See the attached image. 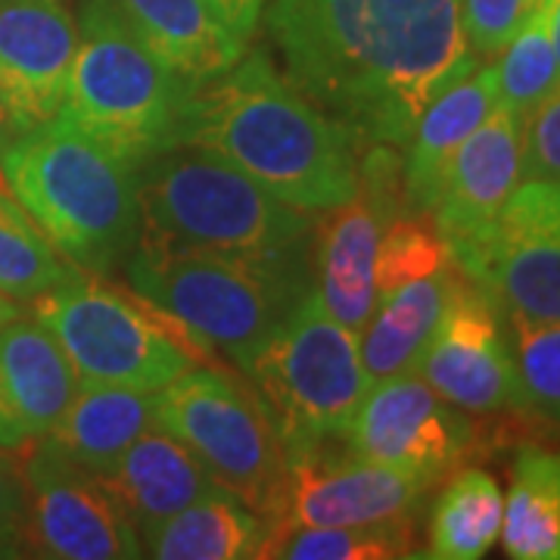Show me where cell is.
I'll list each match as a JSON object with an SVG mask.
<instances>
[{
  "label": "cell",
  "mask_w": 560,
  "mask_h": 560,
  "mask_svg": "<svg viewBox=\"0 0 560 560\" xmlns=\"http://www.w3.org/2000/svg\"><path fill=\"white\" fill-rule=\"evenodd\" d=\"M280 75L364 147H405L423 109L470 75L460 0H268Z\"/></svg>",
  "instance_id": "6da1fadb"
},
{
  "label": "cell",
  "mask_w": 560,
  "mask_h": 560,
  "mask_svg": "<svg viewBox=\"0 0 560 560\" xmlns=\"http://www.w3.org/2000/svg\"><path fill=\"white\" fill-rule=\"evenodd\" d=\"M180 143H200L296 209L324 212L359 187L361 143L305 101L265 50L197 88Z\"/></svg>",
  "instance_id": "7a4b0ae2"
},
{
  "label": "cell",
  "mask_w": 560,
  "mask_h": 560,
  "mask_svg": "<svg viewBox=\"0 0 560 560\" xmlns=\"http://www.w3.org/2000/svg\"><path fill=\"white\" fill-rule=\"evenodd\" d=\"M121 265L140 300L241 371L315 287L312 246L278 256L221 253L140 228Z\"/></svg>",
  "instance_id": "3957f363"
},
{
  "label": "cell",
  "mask_w": 560,
  "mask_h": 560,
  "mask_svg": "<svg viewBox=\"0 0 560 560\" xmlns=\"http://www.w3.org/2000/svg\"><path fill=\"white\" fill-rule=\"evenodd\" d=\"M0 180L79 271L109 275L138 241V168L66 113L0 153Z\"/></svg>",
  "instance_id": "277c9868"
},
{
  "label": "cell",
  "mask_w": 560,
  "mask_h": 560,
  "mask_svg": "<svg viewBox=\"0 0 560 560\" xmlns=\"http://www.w3.org/2000/svg\"><path fill=\"white\" fill-rule=\"evenodd\" d=\"M190 88L143 44L116 0H81L79 47L60 113L140 168L180 143Z\"/></svg>",
  "instance_id": "5b68a950"
},
{
  "label": "cell",
  "mask_w": 560,
  "mask_h": 560,
  "mask_svg": "<svg viewBox=\"0 0 560 560\" xmlns=\"http://www.w3.org/2000/svg\"><path fill=\"white\" fill-rule=\"evenodd\" d=\"M138 206L140 228L165 241L253 256L312 246L318 221L200 143H172L143 162Z\"/></svg>",
  "instance_id": "8992f818"
},
{
  "label": "cell",
  "mask_w": 560,
  "mask_h": 560,
  "mask_svg": "<svg viewBox=\"0 0 560 560\" xmlns=\"http://www.w3.org/2000/svg\"><path fill=\"white\" fill-rule=\"evenodd\" d=\"M243 374L275 420L287 460L340 442L374 386L361 364L359 334L324 308L315 287Z\"/></svg>",
  "instance_id": "52a82bcc"
},
{
  "label": "cell",
  "mask_w": 560,
  "mask_h": 560,
  "mask_svg": "<svg viewBox=\"0 0 560 560\" xmlns=\"http://www.w3.org/2000/svg\"><path fill=\"white\" fill-rule=\"evenodd\" d=\"M32 318L57 340L79 383L156 393L202 361L175 320L97 275L79 271L35 296Z\"/></svg>",
  "instance_id": "ba28073f"
},
{
  "label": "cell",
  "mask_w": 560,
  "mask_h": 560,
  "mask_svg": "<svg viewBox=\"0 0 560 560\" xmlns=\"http://www.w3.org/2000/svg\"><path fill=\"white\" fill-rule=\"evenodd\" d=\"M156 427L184 442L224 492L271 523L287 477L275 420L249 383L215 364H190L153 393Z\"/></svg>",
  "instance_id": "9c48e42d"
},
{
  "label": "cell",
  "mask_w": 560,
  "mask_h": 560,
  "mask_svg": "<svg viewBox=\"0 0 560 560\" xmlns=\"http://www.w3.org/2000/svg\"><path fill=\"white\" fill-rule=\"evenodd\" d=\"M452 265L504 320H560V180L517 184L499 219Z\"/></svg>",
  "instance_id": "30bf717a"
},
{
  "label": "cell",
  "mask_w": 560,
  "mask_h": 560,
  "mask_svg": "<svg viewBox=\"0 0 560 560\" xmlns=\"http://www.w3.org/2000/svg\"><path fill=\"white\" fill-rule=\"evenodd\" d=\"M401 212V160L386 143L364 147L355 194L318 212L312 234L315 293L355 334L377 308V253L386 224Z\"/></svg>",
  "instance_id": "8fae6325"
},
{
  "label": "cell",
  "mask_w": 560,
  "mask_h": 560,
  "mask_svg": "<svg viewBox=\"0 0 560 560\" xmlns=\"http://www.w3.org/2000/svg\"><path fill=\"white\" fill-rule=\"evenodd\" d=\"M22 541L35 558L128 560L143 558L138 529L125 521L101 480L50 445L32 442L20 452Z\"/></svg>",
  "instance_id": "7c38bea8"
},
{
  "label": "cell",
  "mask_w": 560,
  "mask_h": 560,
  "mask_svg": "<svg viewBox=\"0 0 560 560\" xmlns=\"http://www.w3.org/2000/svg\"><path fill=\"white\" fill-rule=\"evenodd\" d=\"M342 445L361 458L436 486L467 458L474 427L460 408L411 371L368 389L342 433Z\"/></svg>",
  "instance_id": "4fadbf2b"
},
{
  "label": "cell",
  "mask_w": 560,
  "mask_h": 560,
  "mask_svg": "<svg viewBox=\"0 0 560 560\" xmlns=\"http://www.w3.org/2000/svg\"><path fill=\"white\" fill-rule=\"evenodd\" d=\"M320 445L287 460L271 529L293 526H361V523L411 521L420 499L433 489L427 482L368 460L346 445Z\"/></svg>",
  "instance_id": "5bb4252c"
},
{
  "label": "cell",
  "mask_w": 560,
  "mask_h": 560,
  "mask_svg": "<svg viewBox=\"0 0 560 560\" xmlns=\"http://www.w3.org/2000/svg\"><path fill=\"white\" fill-rule=\"evenodd\" d=\"M418 374L464 415L517 408V374L495 302L452 265L445 308Z\"/></svg>",
  "instance_id": "9a60e30c"
},
{
  "label": "cell",
  "mask_w": 560,
  "mask_h": 560,
  "mask_svg": "<svg viewBox=\"0 0 560 560\" xmlns=\"http://www.w3.org/2000/svg\"><path fill=\"white\" fill-rule=\"evenodd\" d=\"M75 47L66 0H0V97L22 135L62 109Z\"/></svg>",
  "instance_id": "2e32d148"
},
{
  "label": "cell",
  "mask_w": 560,
  "mask_h": 560,
  "mask_svg": "<svg viewBox=\"0 0 560 560\" xmlns=\"http://www.w3.org/2000/svg\"><path fill=\"white\" fill-rule=\"evenodd\" d=\"M523 113L499 101L480 128L460 143L442 178L433 228L448 256L482 237L521 184Z\"/></svg>",
  "instance_id": "e0dca14e"
},
{
  "label": "cell",
  "mask_w": 560,
  "mask_h": 560,
  "mask_svg": "<svg viewBox=\"0 0 560 560\" xmlns=\"http://www.w3.org/2000/svg\"><path fill=\"white\" fill-rule=\"evenodd\" d=\"M79 377L38 320L16 315L0 327V452L20 455L66 411Z\"/></svg>",
  "instance_id": "ac0fdd59"
},
{
  "label": "cell",
  "mask_w": 560,
  "mask_h": 560,
  "mask_svg": "<svg viewBox=\"0 0 560 560\" xmlns=\"http://www.w3.org/2000/svg\"><path fill=\"white\" fill-rule=\"evenodd\" d=\"M94 477L101 480L106 495L116 501L125 521L138 529L140 539L172 514H178L180 508L202 495L224 492L209 477L200 458L156 423L143 430L119 458Z\"/></svg>",
  "instance_id": "d6986e66"
},
{
  "label": "cell",
  "mask_w": 560,
  "mask_h": 560,
  "mask_svg": "<svg viewBox=\"0 0 560 560\" xmlns=\"http://www.w3.org/2000/svg\"><path fill=\"white\" fill-rule=\"evenodd\" d=\"M499 101V69L489 62L455 81L423 109L405 143L408 153L401 156V197L408 215L430 219L440 200L448 162L455 160L460 143L480 128Z\"/></svg>",
  "instance_id": "ffe728a7"
},
{
  "label": "cell",
  "mask_w": 560,
  "mask_h": 560,
  "mask_svg": "<svg viewBox=\"0 0 560 560\" xmlns=\"http://www.w3.org/2000/svg\"><path fill=\"white\" fill-rule=\"evenodd\" d=\"M156 423L153 393L79 383L57 423L40 436L60 458L88 474H101L121 452Z\"/></svg>",
  "instance_id": "44dd1931"
},
{
  "label": "cell",
  "mask_w": 560,
  "mask_h": 560,
  "mask_svg": "<svg viewBox=\"0 0 560 560\" xmlns=\"http://www.w3.org/2000/svg\"><path fill=\"white\" fill-rule=\"evenodd\" d=\"M143 44L190 88L219 79L243 57L206 0H116Z\"/></svg>",
  "instance_id": "7402d4cb"
},
{
  "label": "cell",
  "mask_w": 560,
  "mask_h": 560,
  "mask_svg": "<svg viewBox=\"0 0 560 560\" xmlns=\"http://www.w3.org/2000/svg\"><path fill=\"white\" fill-rule=\"evenodd\" d=\"M448 278L452 265L436 275L405 280L377 300V308L359 334L361 364L371 383L418 371L445 308Z\"/></svg>",
  "instance_id": "603a6c76"
},
{
  "label": "cell",
  "mask_w": 560,
  "mask_h": 560,
  "mask_svg": "<svg viewBox=\"0 0 560 560\" xmlns=\"http://www.w3.org/2000/svg\"><path fill=\"white\" fill-rule=\"evenodd\" d=\"M268 521L231 492H212L180 508L140 545L156 560H249L259 558Z\"/></svg>",
  "instance_id": "cb8c5ba5"
},
{
  "label": "cell",
  "mask_w": 560,
  "mask_h": 560,
  "mask_svg": "<svg viewBox=\"0 0 560 560\" xmlns=\"http://www.w3.org/2000/svg\"><path fill=\"white\" fill-rule=\"evenodd\" d=\"M499 536L508 558L560 560V452H517Z\"/></svg>",
  "instance_id": "d4e9b609"
},
{
  "label": "cell",
  "mask_w": 560,
  "mask_h": 560,
  "mask_svg": "<svg viewBox=\"0 0 560 560\" xmlns=\"http://www.w3.org/2000/svg\"><path fill=\"white\" fill-rule=\"evenodd\" d=\"M504 495L499 480L480 467H464L445 482L430 514L433 560H480L489 555L501 533Z\"/></svg>",
  "instance_id": "484cf974"
},
{
  "label": "cell",
  "mask_w": 560,
  "mask_h": 560,
  "mask_svg": "<svg viewBox=\"0 0 560 560\" xmlns=\"http://www.w3.org/2000/svg\"><path fill=\"white\" fill-rule=\"evenodd\" d=\"M411 521L361 523V526H293L271 529L259 558L283 560H396L415 551Z\"/></svg>",
  "instance_id": "4316f807"
},
{
  "label": "cell",
  "mask_w": 560,
  "mask_h": 560,
  "mask_svg": "<svg viewBox=\"0 0 560 560\" xmlns=\"http://www.w3.org/2000/svg\"><path fill=\"white\" fill-rule=\"evenodd\" d=\"M79 268L44 237L22 202L0 180V293L32 302Z\"/></svg>",
  "instance_id": "83f0119b"
},
{
  "label": "cell",
  "mask_w": 560,
  "mask_h": 560,
  "mask_svg": "<svg viewBox=\"0 0 560 560\" xmlns=\"http://www.w3.org/2000/svg\"><path fill=\"white\" fill-rule=\"evenodd\" d=\"M504 330L517 374V411L560 427V320H504Z\"/></svg>",
  "instance_id": "f1b7e54d"
},
{
  "label": "cell",
  "mask_w": 560,
  "mask_h": 560,
  "mask_svg": "<svg viewBox=\"0 0 560 560\" xmlns=\"http://www.w3.org/2000/svg\"><path fill=\"white\" fill-rule=\"evenodd\" d=\"M499 57L495 69H499L501 101L511 103L517 113L526 116L560 79L545 0L536 3L529 20L523 22L521 32L508 40Z\"/></svg>",
  "instance_id": "f546056e"
},
{
  "label": "cell",
  "mask_w": 560,
  "mask_h": 560,
  "mask_svg": "<svg viewBox=\"0 0 560 560\" xmlns=\"http://www.w3.org/2000/svg\"><path fill=\"white\" fill-rule=\"evenodd\" d=\"M448 265L452 256L436 228L427 224L423 215L401 212L383 231L381 253H377V300L401 287L405 280L436 275Z\"/></svg>",
  "instance_id": "4dcf8cb0"
},
{
  "label": "cell",
  "mask_w": 560,
  "mask_h": 560,
  "mask_svg": "<svg viewBox=\"0 0 560 560\" xmlns=\"http://www.w3.org/2000/svg\"><path fill=\"white\" fill-rule=\"evenodd\" d=\"M539 0H460V25L477 60H495Z\"/></svg>",
  "instance_id": "1f68e13d"
},
{
  "label": "cell",
  "mask_w": 560,
  "mask_h": 560,
  "mask_svg": "<svg viewBox=\"0 0 560 560\" xmlns=\"http://www.w3.org/2000/svg\"><path fill=\"white\" fill-rule=\"evenodd\" d=\"M521 175L526 180H560V79L523 116Z\"/></svg>",
  "instance_id": "d6a6232c"
},
{
  "label": "cell",
  "mask_w": 560,
  "mask_h": 560,
  "mask_svg": "<svg viewBox=\"0 0 560 560\" xmlns=\"http://www.w3.org/2000/svg\"><path fill=\"white\" fill-rule=\"evenodd\" d=\"M206 3L215 13V20L221 22V28L246 47L259 28L268 0H206Z\"/></svg>",
  "instance_id": "836d02e7"
},
{
  "label": "cell",
  "mask_w": 560,
  "mask_h": 560,
  "mask_svg": "<svg viewBox=\"0 0 560 560\" xmlns=\"http://www.w3.org/2000/svg\"><path fill=\"white\" fill-rule=\"evenodd\" d=\"M22 523V480L20 467L0 452V529H20Z\"/></svg>",
  "instance_id": "e575fe53"
},
{
  "label": "cell",
  "mask_w": 560,
  "mask_h": 560,
  "mask_svg": "<svg viewBox=\"0 0 560 560\" xmlns=\"http://www.w3.org/2000/svg\"><path fill=\"white\" fill-rule=\"evenodd\" d=\"M25 541H22V529H0V558H22Z\"/></svg>",
  "instance_id": "d590c367"
},
{
  "label": "cell",
  "mask_w": 560,
  "mask_h": 560,
  "mask_svg": "<svg viewBox=\"0 0 560 560\" xmlns=\"http://www.w3.org/2000/svg\"><path fill=\"white\" fill-rule=\"evenodd\" d=\"M22 131L16 128V121H13V116H10V109H7V103H3V97H0V153L13 143V140L20 138Z\"/></svg>",
  "instance_id": "8d00e7d4"
},
{
  "label": "cell",
  "mask_w": 560,
  "mask_h": 560,
  "mask_svg": "<svg viewBox=\"0 0 560 560\" xmlns=\"http://www.w3.org/2000/svg\"><path fill=\"white\" fill-rule=\"evenodd\" d=\"M545 7H548V28H551V44L560 69V0H545Z\"/></svg>",
  "instance_id": "74e56055"
},
{
  "label": "cell",
  "mask_w": 560,
  "mask_h": 560,
  "mask_svg": "<svg viewBox=\"0 0 560 560\" xmlns=\"http://www.w3.org/2000/svg\"><path fill=\"white\" fill-rule=\"evenodd\" d=\"M16 315H22V308H20V302L16 300H10L7 293H0V327L7 324V320H13Z\"/></svg>",
  "instance_id": "f35d334b"
},
{
  "label": "cell",
  "mask_w": 560,
  "mask_h": 560,
  "mask_svg": "<svg viewBox=\"0 0 560 560\" xmlns=\"http://www.w3.org/2000/svg\"><path fill=\"white\" fill-rule=\"evenodd\" d=\"M66 3H69V0H66Z\"/></svg>",
  "instance_id": "ab89813d"
}]
</instances>
